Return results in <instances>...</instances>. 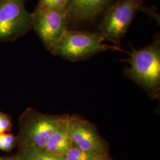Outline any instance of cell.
<instances>
[{"instance_id": "16", "label": "cell", "mask_w": 160, "mask_h": 160, "mask_svg": "<svg viewBox=\"0 0 160 160\" xmlns=\"http://www.w3.org/2000/svg\"><path fill=\"white\" fill-rule=\"evenodd\" d=\"M52 160H65L63 156L51 154Z\"/></svg>"}, {"instance_id": "2", "label": "cell", "mask_w": 160, "mask_h": 160, "mask_svg": "<svg viewBox=\"0 0 160 160\" xmlns=\"http://www.w3.org/2000/svg\"><path fill=\"white\" fill-rule=\"evenodd\" d=\"M97 31L67 30L62 38L47 49L52 54L72 62L87 60L98 53L108 50L124 51L114 46L103 43Z\"/></svg>"}, {"instance_id": "14", "label": "cell", "mask_w": 160, "mask_h": 160, "mask_svg": "<svg viewBox=\"0 0 160 160\" xmlns=\"http://www.w3.org/2000/svg\"><path fill=\"white\" fill-rule=\"evenodd\" d=\"M12 123L10 115L0 112V133L10 132L12 131Z\"/></svg>"}, {"instance_id": "11", "label": "cell", "mask_w": 160, "mask_h": 160, "mask_svg": "<svg viewBox=\"0 0 160 160\" xmlns=\"http://www.w3.org/2000/svg\"><path fill=\"white\" fill-rule=\"evenodd\" d=\"M92 156L94 155L84 151L73 143L63 157L65 160H89Z\"/></svg>"}, {"instance_id": "10", "label": "cell", "mask_w": 160, "mask_h": 160, "mask_svg": "<svg viewBox=\"0 0 160 160\" xmlns=\"http://www.w3.org/2000/svg\"><path fill=\"white\" fill-rule=\"evenodd\" d=\"M19 160H52L51 154L45 149L35 147H22L17 155Z\"/></svg>"}, {"instance_id": "13", "label": "cell", "mask_w": 160, "mask_h": 160, "mask_svg": "<svg viewBox=\"0 0 160 160\" xmlns=\"http://www.w3.org/2000/svg\"><path fill=\"white\" fill-rule=\"evenodd\" d=\"M69 0H39L36 7L53 8L66 10Z\"/></svg>"}, {"instance_id": "12", "label": "cell", "mask_w": 160, "mask_h": 160, "mask_svg": "<svg viewBox=\"0 0 160 160\" xmlns=\"http://www.w3.org/2000/svg\"><path fill=\"white\" fill-rule=\"evenodd\" d=\"M18 143L17 137L12 133H0V150L10 152Z\"/></svg>"}, {"instance_id": "1", "label": "cell", "mask_w": 160, "mask_h": 160, "mask_svg": "<svg viewBox=\"0 0 160 160\" xmlns=\"http://www.w3.org/2000/svg\"><path fill=\"white\" fill-rule=\"evenodd\" d=\"M130 57L127 60L130 67L124 75L141 87L152 100L160 95V38L157 33L148 45L137 49L131 45Z\"/></svg>"}, {"instance_id": "9", "label": "cell", "mask_w": 160, "mask_h": 160, "mask_svg": "<svg viewBox=\"0 0 160 160\" xmlns=\"http://www.w3.org/2000/svg\"><path fill=\"white\" fill-rule=\"evenodd\" d=\"M69 117L68 114H61L46 142L45 149L51 154L63 156L73 144L69 133Z\"/></svg>"}, {"instance_id": "17", "label": "cell", "mask_w": 160, "mask_h": 160, "mask_svg": "<svg viewBox=\"0 0 160 160\" xmlns=\"http://www.w3.org/2000/svg\"><path fill=\"white\" fill-rule=\"evenodd\" d=\"M1 160H19L18 157H12V158H2Z\"/></svg>"}, {"instance_id": "7", "label": "cell", "mask_w": 160, "mask_h": 160, "mask_svg": "<svg viewBox=\"0 0 160 160\" xmlns=\"http://www.w3.org/2000/svg\"><path fill=\"white\" fill-rule=\"evenodd\" d=\"M119 0H69L66 8L68 30H83L100 22Z\"/></svg>"}, {"instance_id": "15", "label": "cell", "mask_w": 160, "mask_h": 160, "mask_svg": "<svg viewBox=\"0 0 160 160\" xmlns=\"http://www.w3.org/2000/svg\"><path fill=\"white\" fill-rule=\"evenodd\" d=\"M89 160H112L108 154L96 155L92 156Z\"/></svg>"}, {"instance_id": "6", "label": "cell", "mask_w": 160, "mask_h": 160, "mask_svg": "<svg viewBox=\"0 0 160 160\" xmlns=\"http://www.w3.org/2000/svg\"><path fill=\"white\" fill-rule=\"evenodd\" d=\"M32 14V26L46 49L54 45L68 30L66 10L38 7Z\"/></svg>"}, {"instance_id": "4", "label": "cell", "mask_w": 160, "mask_h": 160, "mask_svg": "<svg viewBox=\"0 0 160 160\" xmlns=\"http://www.w3.org/2000/svg\"><path fill=\"white\" fill-rule=\"evenodd\" d=\"M61 116L44 114L32 108L26 109L18 119V143L45 149Z\"/></svg>"}, {"instance_id": "3", "label": "cell", "mask_w": 160, "mask_h": 160, "mask_svg": "<svg viewBox=\"0 0 160 160\" xmlns=\"http://www.w3.org/2000/svg\"><path fill=\"white\" fill-rule=\"evenodd\" d=\"M145 0H119L106 12L98 24L97 32L104 41L121 49V40L138 10H142Z\"/></svg>"}, {"instance_id": "5", "label": "cell", "mask_w": 160, "mask_h": 160, "mask_svg": "<svg viewBox=\"0 0 160 160\" xmlns=\"http://www.w3.org/2000/svg\"><path fill=\"white\" fill-rule=\"evenodd\" d=\"M26 0H0V42H13L32 29Z\"/></svg>"}, {"instance_id": "18", "label": "cell", "mask_w": 160, "mask_h": 160, "mask_svg": "<svg viewBox=\"0 0 160 160\" xmlns=\"http://www.w3.org/2000/svg\"><path fill=\"white\" fill-rule=\"evenodd\" d=\"M2 160V158H1V157H0V160Z\"/></svg>"}, {"instance_id": "8", "label": "cell", "mask_w": 160, "mask_h": 160, "mask_svg": "<svg viewBox=\"0 0 160 160\" xmlns=\"http://www.w3.org/2000/svg\"><path fill=\"white\" fill-rule=\"evenodd\" d=\"M69 133L72 143L90 154H109V145L94 124L77 115L69 117Z\"/></svg>"}]
</instances>
